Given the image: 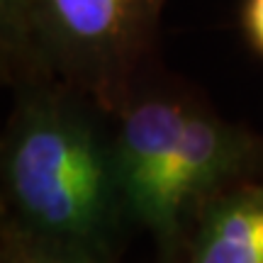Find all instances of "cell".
Listing matches in <instances>:
<instances>
[{
  "mask_svg": "<svg viewBox=\"0 0 263 263\" xmlns=\"http://www.w3.org/2000/svg\"><path fill=\"white\" fill-rule=\"evenodd\" d=\"M5 193L22 232L105 256L124 210L112 144L61 93L20 103L5 139Z\"/></svg>",
  "mask_w": 263,
  "mask_h": 263,
  "instance_id": "cell-1",
  "label": "cell"
},
{
  "mask_svg": "<svg viewBox=\"0 0 263 263\" xmlns=\"http://www.w3.org/2000/svg\"><path fill=\"white\" fill-rule=\"evenodd\" d=\"M261 159L263 137L183 103L159 161L127 202V212L161 241H171L183 212L212 197L219 185L239 178Z\"/></svg>",
  "mask_w": 263,
  "mask_h": 263,
  "instance_id": "cell-2",
  "label": "cell"
},
{
  "mask_svg": "<svg viewBox=\"0 0 263 263\" xmlns=\"http://www.w3.org/2000/svg\"><path fill=\"white\" fill-rule=\"evenodd\" d=\"M149 0H5L12 25L37 44L39 54L105 90L127 59Z\"/></svg>",
  "mask_w": 263,
  "mask_h": 263,
  "instance_id": "cell-3",
  "label": "cell"
},
{
  "mask_svg": "<svg viewBox=\"0 0 263 263\" xmlns=\"http://www.w3.org/2000/svg\"><path fill=\"white\" fill-rule=\"evenodd\" d=\"M188 263H263V183L207 197Z\"/></svg>",
  "mask_w": 263,
  "mask_h": 263,
  "instance_id": "cell-4",
  "label": "cell"
},
{
  "mask_svg": "<svg viewBox=\"0 0 263 263\" xmlns=\"http://www.w3.org/2000/svg\"><path fill=\"white\" fill-rule=\"evenodd\" d=\"M3 263H103V256L78 246H66L15 232L5 244Z\"/></svg>",
  "mask_w": 263,
  "mask_h": 263,
  "instance_id": "cell-5",
  "label": "cell"
},
{
  "mask_svg": "<svg viewBox=\"0 0 263 263\" xmlns=\"http://www.w3.org/2000/svg\"><path fill=\"white\" fill-rule=\"evenodd\" d=\"M246 22H249V29L254 34L256 44L263 49V0H249Z\"/></svg>",
  "mask_w": 263,
  "mask_h": 263,
  "instance_id": "cell-6",
  "label": "cell"
}]
</instances>
